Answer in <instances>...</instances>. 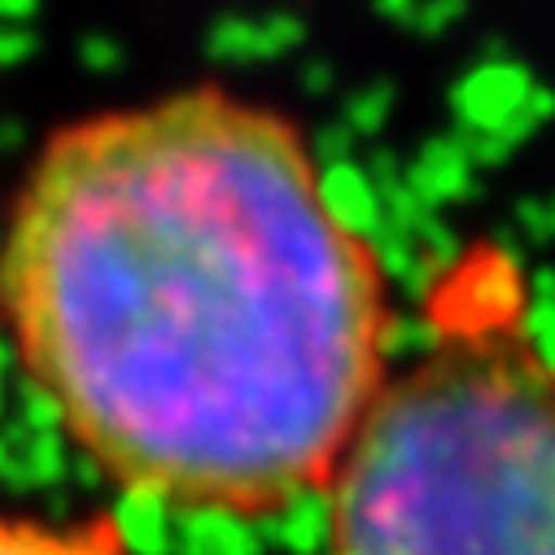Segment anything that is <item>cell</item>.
Listing matches in <instances>:
<instances>
[{
    "mask_svg": "<svg viewBox=\"0 0 555 555\" xmlns=\"http://www.w3.org/2000/svg\"><path fill=\"white\" fill-rule=\"evenodd\" d=\"M0 324L114 486L236 520L320 494L389 372L372 241L302 131L219 88L53 135L0 236Z\"/></svg>",
    "mask_w": 555,
    "mask_h": 555,
    "instance_id": "obj_1",
    "label": "cell"
},
{
    "mask_svg": "<svg viewBox=\"0 0 555 555\" xmlns=\"http://www.w3.org/2000/svg\"><path fill=\"white\" fill-rule=\"evenodd\" d=\"M324 490L328 555H555V359L503 254L442 275Z\"/></svg>",
    "mask_w": 555,
    "mask_h": 555,
    "instance_id": "obj_2",
    "label": "cell"
},
{
    "mask_svg": "<svg viewBox=\"0 0 555 555\" xmlns=\"http://www.w3.org/2000/svg\"><path fill=\"white\" fill-rule=\"evenodd\" d=\"M0 555H131V542L114 516L40 520L0 512Z\"/></svg>",
    "mask_w": 555,
    "mask_h": 555,
    "instance_id": "obj_3",
    "label": "cell"
}]
</instances>
